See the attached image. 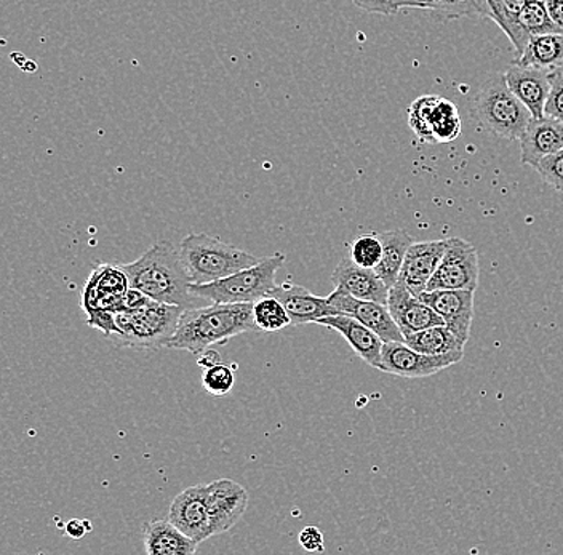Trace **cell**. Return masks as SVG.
I'll list each match as a JSON object with an SVG mask.
<instances>
[{"instance_id": "cell-1", "label": "cell", "mask_w": 563, "mask_h": 555, "mask_svg": "<svg viewBox=\"0 0 563 555\" xmlns=\"http://www.w3.org/2000/svg\"><path fill=\"white\" fill-rule=\"evenodd\" d=\"M253 304L213 303L183 311L176 332L165 349L189 351L199 356L213 344H223L242 333L256 332Z\"/></svg>"}, {"instance_id": "cell-2", "label": "cell", "mask_w": 563, "mask_h": 555, "mask_svg": "<svg viewBox=\"0 0 563 555\" xmlns=\"http://www.w3.org/2000/svg\"><path fill=\"white\" fill-rule=\"evenodd\" d=\"M121 266L129 277L130 287L151 300L185 309L196 308L199 298L189 291L191 280L183 265L179 248L168 242H158L136 262Z\"/></svg>"}, {"instance_id": "cell-3", "label": "cell", "mask_w": 563, "mask_h": 555, "mask_svg": "<svg viewBox=\"0 0 563 555\" xmlns=\"http://www.w3.org/2000/svg\"><path fill=\"white\" fill-rule=\"evenodd\" d=\"M473 109L484 129L505 140H519L533 119L501 73H488L484 77L475 91Z\"/></svg>"}, {"instance_id": "cell-4", "label": "cell", "mask_w": 563, "mask_h": 555, "mask_svg": "<svg viewBox=\"0 0 563 555\" xmlns=\"http://www.w3.org/2000/svg\"><path fill=\"white\" fill-rule=\"evenodd\" d=\"M179 256L191 284L214 282L250 266L260 258L209 234H189L179 244Z\"/></svg>"}, {"instance_id": "cell-5", "label": "cell", "mask_w": 563, "mask_h": 555, "mask_svg": "<svg viewBox=\"0 0 563 555\" xmlns=\"http://www.w3.org/2000/svg\"><path fill=\"white\" fill-rule=\"evenodd\" d=\"M284 253L260 258L256 265L250 266L224 279L214 280V282L191 284L189 291L199 300L211 301V303H250L262 300L271 295L276 288L277 270L284 266Z\"/></svg>"}, {"instance_id": "cell-6", "label": "cell", "mask_w": 563, "mask_h": 555, "mask_svg": "<svg viewBox=\"0 0 563 555\" xmlns=\"http://www.w3.org/2000/svg\"><path fill=\"white\" fill-rule=\"evenodd\" d=\"M183 311L181 306L150 300L139 309L118 312V333L109 340L121 346L161 349L174 336Z\"/></svg>"}, {"instance_id": "cell-7", "label": "cell", "mask_w": 563, "mask_h": 555, "mask_svg": "<svg viewBox=\"0 0 563 555\" xmlns=\"http://www.w3.org/2000/svg\"><path fill=\"white\" fill-rule=\"evenodd\" d=\"M408 126L422 143H452L461 135L460 111L446 98L424 95L408 108Z\"/></svg>"}, {"instance_id": "cell-8", "label": "cell", "mask_w": 563, "mask_h": 555, "mask_svg": "<svg viewBox=\"0 0 563 555\" xmlns=\"http://www.w3.org/2000/svg\"><path fill=\"white\" fill-rule=\"evenodd\" d=\"M478 256L474 245L449 237V245L426 290H473L478 287Z\"/></svg>"}, {"instance_id": "cell-9", "label": "cell", "mask_w": 563, "mask_h": 555, "mask_svg": "<svg viewBox=\"0 0 563 555\" xmlns=\"http://www.w3.org/2000/svg\"><path fill=\"white\" fill-rule=\"evenodd\" d=\"M463 357L464 351L431 356L411 349L404 341H389L383 344L379 370L402 378H426L460 364Z\"/></svg>"}, {"instance_id": "cell-10", "label": "cell", "mask_w": 563, "mask_h": 555, "mask_svg": "<svg viewBox=\"0 0 563 555\" xmlns=\"http://www.w3.org/2000/svg\"><path fill=\"white\" fill-rule=\"evenodd\" d=\"M129 288V277H126L121 265L98 266L84 286V312L87 315L98 311L118 314V312L123 311V297H125Z\"/></svg>"}, {"instance_id": "cell-11", "label": "cell", "mask_w": 563, "mask_h": 555, "mask_svg": "<svg viewBox=\"0 0 563 555\" xmlns=\"http://www.w3.org/2000/svg\"><path fill=\"white\" fill-rule=\"evenodd\" d=\"M249 502V491L234 480L220 479L207 485L211 536L229 532L245 514Z\"/></svg>"}, {"instance_id": "cell-12", "label": "cell", "mask_w": 563, "mask_h": 555, "mask_svg": "<svg viewBox=\"0 0 563 555\" xmlns=\"http://www.w3.org/2000/svg\"><path fill=\"white\" fill-rule=\"evenodd\" d=\"M327 300L336 309L338 314L351 315L355 321L364 323L385 343L405 340L404 333L400 332L386 304L358 300V298L351 297V295L340 290H334L332 295L327 297Z\"/></svg>"}, {"instance_id": "cell-13", "label": "cell", "mask_w": 563, "mask_h": 555, "mask_svg": "<svg viewBox=\"0 0 563 555\" xmlns=\"http://www.w3.org/2000/svg\"><path fill=\"white\" fill-rule=\"evenodd\" d=\"M168 520L197 544L211 537L207 485L186 488L172 501Z\"/></svg>"}, {"instance_id": "cell-14", "label": "cell", "mask_w": 563, "mask_h": 555, "mask_svg": "<svg viewBox=\"0 0 563 555\" xmlns=\"http://www.w3.org/2000/svg\"><path fill=\"white\" fill-rule=\"evenodd\" d=\"M474 295L473 290H426L418 298L438 312L457 338L467 343L474 319Z\"/></svg>"}, {"instance_id": "cell-15", "label": "cell", "mask_w": 563, "mask_h": 555, "mask_svg": "<svg viewBox=\"0 0 563 555\" xmlns=\"http://www.w3.org/2000/svg\"><path fill=\"white\" fill-rule=\"evenodd\" d=\"M386 306L404 336L429 329V326L445 325L434 309L422 303L420 298L415 297L399 280L389 288Z\"/></svg>"}, {"instance_id": "cell-16", "label": "cell", "mask_w": 563, "mask_h": 555, "mask_svg": "<svg viewBox=\"0 0 563 555\" xmlns=\"http://www.w3.org/2000/svg\"><path fill=\"white\" fill-rule=\"evenodd\" d=\"M449 245V238L442 241L413 242L405 255L399 282H402L415 297H420L428 288L432 274L438 269L440 259Z\"/></svg>"}, {"instance_id": "cell-17", "label": "cell", "mask_w": 563, "mask_h": 555, "mask_svg": "<svg viewBox=\"0 0 563 555\" xmlns=\"http://www.w3.org/2000/svg\"><path fill=\"white\" fill-rule=\"evenodd\" d=\"M551 74L549 69L528 68L516 63L505 73L509 89L526 104L533 119L544 115L545 101L551 91Z\"/></svg>"}, {"instance_id": "cell-18", "label": "cell", "mask_w": 563, "mask_h": 555, "mask_svg": "<svg viewBox=\"0 0 563 555\" xmlns=\"http://www.w3.org/2000/svg\"><path fill=\"white\" fill-rule=\"evenodd\" d=\"M332 282L336 290L344 291L358 300L387 303L389 287L379 279L375 269L362 268L347 256L340 262L332 274Z\"/></svg>"}, {"instance_id": "cell-19", "label": "cell", "mask_w": 563, "mask_h": 555, "mask_svg": "<svg viewBox=\"0 0 563 555\" xmlns=\"http://www.w3.org/2000/svg\"><path fill=\"white\" fill-rule=\"evenodd\" d=\"M519 140L520 162L534 168L549 154L563 149V124L548 115L531 119Z\"/></svg>"}, {"instance_id": "cell-20", "label": "cell", "mask_w": 563, "mask_h": 555, "mask_svg": "<svg viewBox=\"0 0 563 555\" xmlns=\"http://www.w3.org/2000/svg\"><path fill=\"white\" fill-rule=\"evenodd\" d=\"M271 297L277 298L290 315L291 325H306L336 315L338 311L329 303L327 298L316 297L308 288L301 286H276L271 291Z\"/></svg>"}, {"instance_id": "cell-21", "label": "cell", "mask_w": 563, "mask_h": 555, "mask_svg": "<svg viewBox=\"0 0 563 555\" xmlns=\"http://www.w3.org/2000/svg\"><path fill=\"white\" fill-rule=\"evenodd\" d=\"M316 323L336 330L350 343L352 351L357 354L362 360L367 362L369 367L378 368L382 365V351L385 341L379 338L375 332L365 326L364 323L355 321L354 318L346 314L327 315L319 319Z\"/></svg>"}, {"instance_id": "cell-22", "label": "cell", "mask_w": 563, "mask_h": 555, "mask_svg": "<svg viewBox=\"0 0 563 555\" xmlns=\"http://www.w3.org/2000/svg\"><path fill=\"white\" fill-rule=\"evenodd\" d=\"M143 540L144 553L147 555H191L199 546L168 519L144 523Z\"/></svg>"}, {"instance_id": "cell-23", "label": "cell", "mask_w": 563, "mask_h": 555, "mask_svg": "<svg viewBox=\"0 0 563 555\" xmlns=\"http://www.w3.org/2000/svg\"><path fill=\"white\" fill-rule=\"evenodd\" d=\"M484 16L495 21L503 33L508 36L516 55L522 54L530 34L520 24V12H522L526 0H481Z\"/></svg>"}, {"instance_id": "cell-24", "label": "cell", "mask_w": 563, "mask_h": 555, "mask_svg": "<svg viewBox=\"0 0 563 555\" xmlns=\"http://www.w3.org/2000/svg\"><path fill=\"white\" fill-rule=\"evenodd\" d=\"M516 65L528 68L549 69L555 71L563 65V34H533L528 38L522 54L517 56Z\"/></svg>"}, {"instance_id": "cell-25", "label": "cell", "mask_w": 563, "mask_h": 555, "mask_svg": "<svg viewBox=\"0 0 563 555\" xmlns=\"http://www.w3.org/2000/svg\"><path fill=\"white\" fill-rule=\"evenodd\" d=\"M378 235L382 238L383 253L375 273L390 288L399 280L405 255H407L410 245L413 244V238L410 234L400 230L386 231V233H379Z\"/></svg>"}, {"instance_id": "cell-26", "label": "cell", "mask_w": 563, "mask_h": 555, "mask_svg": "<svg viewBox=\"0 0 563 555\" xmlns=\"http://www.w3.org/2000/svg\"><path fill=\"white\" fill-rule=\"evenodd\" d=\"M397 9H421L435 13L440 19H481L484 16L481 0H390Z\"/></svg>"}, {"instance_id": "cell-27", "label": "cell", "mask_w": 563, "mask_h": 555, "mask_svg": "<svg viewBox=\"0 0 563 555\" xmlns=\"http://www.w3.org/2000/svg\"><path fill=\"white\" fill-rule=\"evenodd\" d=\"M404 343L418 353L431 354V356L464 351V344H466L457 338L446 325L429 326V329L411 333V335L405 336Z\"/></svg>"}, {"instance_id": "cell-28", "label": "cell", "mask_w": 563, "mask_h": 555, "mask_svg": "<svg viewBox=\"0 0 563 555\" xmlns=\"http://www.w3.org/2000/svg\"><path fill=\"white\" fill-rule=\"evenodd\" d=\"M253 318L256 326L263 332H279L285 326L291 325L290 315L277 298L267 297L253 303Z\"/></svg>"}, {"instance_id": "cell-29", "label": "cell", "mask_w": 563, "mask_h": 555, "mask_svg": "<svg viewBox=\"0 0 563 555\" xmlns=\"http://www.w3.org/2000/svg\"><path fill=\"white\" fill-rule=\"evenodd\" d=\"M520 24L530 36H533V34L562 33L549 15L545 0H526L522 12H520Z\"/></svg>"}, {"instance_id": "cell-30", "label": "cell", "mask_w": 563, "mask_h": 555, "mask_svg": "<svg viewBox=\"0 0 563 555\" xmlns=\"http://www.w3.org/2000/svg\"><path fill=\"white\" fill-rule=\"evenodd\" d=\"M382 238L376 233L364 234L351 245L350 258L362 268L375 269L382 259Z\"/></svg>"}, {"instance_id": "cell-31", "label": "cell", "mask_w": 563, "mask_h": 555, "mask_svg": "<svg viewBox=\"0 0 563 555\" xmlns=\"http://www.w3.org/2000/svg\"><path fill=\"white\" fill-rule=\"evenodd\" d=\"M235 377L228 365L221 364L213 365V367L206 368L202 377V385L206 391L211 396H227L234 388Z\"/></svg>"}, {"instance_id": "cell-32", "label": "cell", "mask_w": 563, "mask_h": 555, "mask_svg": "<svg viewBox=\"0 0 563 555\" xmlns=\"http://www.w3.org/2000/svg\"><path fill=\"white\" fill-rule=\"evenodd\" d=\"M545 185L563 195V149L549 154L534 167Z\"/></svg>"}, {"instance_id": "cell-33", "label": "cell", "mask_w": 563, "mask_h": 555, "mask_svg": "<svg viewBox=\"0 0 563 555\" xmlns=\"http://www.w3.org/2000/svg\"><path fill=\"white\" fill-rule=\"evenodd\" d=\"M544 115L558 119L563 124V73L555 69L551 74V91L545 101Z\"/></svg>"}, {"instance_id": "cell-34", "label": "cell", "mask_w": 563, "mask_h": 555, "mask_svg": "<svg viewBox=\"0 0 563 555\" xmlns=\"http://www.w3.org/2000/svg\"><path fill=\"white\" fill-rule=\"evenodd\" d=\"M299 546L308 553H323L325 551V543H323V535L317 526H306L299 532L298 535Z\"/></svg>"}, {"instance_id": "cell-35", "label": "cell", "mask_w": 563, "mask_h": 555, "mask_svg": "<svg viewBox=\"0 0 563 555\" xmlns=\"http://www.w3.org/2000/svg\"><path fill=\"white\" fill-rule=\"evenodd\" d=\"M357 9L376 15L394 16L399 13V9L393 5L390 0H351Z\"/></svg>"}, {"instance_id": "cell-36", "label": "cell", "mask_w": 563, "mask_h": 555, "mask_svg": "<svg viewBox=\"0 0 563 555\" xmlns=\"http://www.w3.org/2000/svg\"><path fill=\"white\" fill-rule=\"evenodd\" d=\"M150 300V297L141 293V291L136 290V288L130 287L129 290H126L125 297H123V311H132V309H139L141 306L146 304Z\"/></svg>"}, {"instance_id": "cell-37", "label": "cell", "mask_w": 563, "mask_h": 555, "mask_svg": "<svg viewBox=\"0 0 563 555\" xmlns=\"http://www.w3.org/2000/svg\"><path fill=\"white\" fill-rule=\"evenodd\" d=\"M90 530L91 525L88 520L73 519L66 523V535L74 537V540L86 536Z\"/></svg>"}, {"instance_id": "cell-38", "label": "cell", "mask_w": 563, "mask_h": 555, "mask_svg": "<svg viewBox=\"0 0 563 555\" xmlns=\"http://www.w3.org/2000/svg\"><path fill=\"white\" fill-rule=\"evenodd\" d=\"M545 5H548L552 21L563 33V0H545Z\"/></svg>"}, {"instance_id": "cell-39", "label": "cell", "mask_w": 563, "mask_h": 555, "mask_svg": "<svg viewBox=\"0 0 563 555\" xmlns=\"http://www.w3.org/2000/svg\"><path fill=\"white\" fill-rule=\"evenodd\" d=\"M217 364H221L220 354H218L217 351L210 349V347L209 349L202 351V353L199 354V358H197V365L202 367L203 370Z\"/></svg>"}, {"instance_id": "cell-40", "label": "cell", "mask_w": 563, "mask_h": 555, "mask_svg": "<svg viewBox=\"0 0 563 555\" xmlns=\"http://www.w3.org/2000/svg\"><path fill=\"white\" fill-rule=\"evenodd\" d=\"M561 71L563 73V65H562Z\"/></svg>"}]
</instances>
